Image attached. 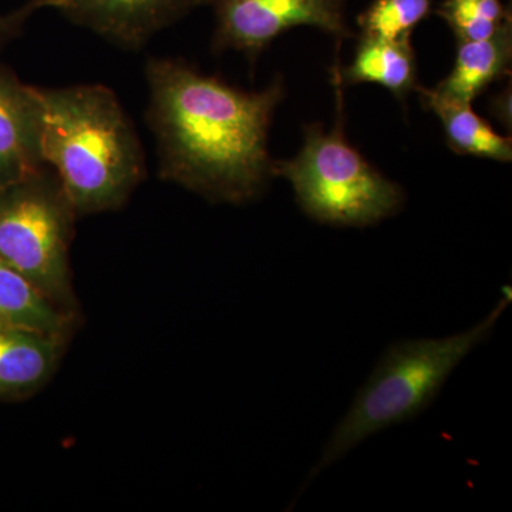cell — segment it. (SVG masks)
Listing matches in <instances>:
<instances>
[{
    "label": "cell",
    "instance_id": "ba28073f",
    "mask_svg": "<svg viewBox=\"0 0 512 512\" xmlns=\"http://www.w3.org/2000/svg\"><path fill=\"white\" fill-rule=\"evenodd\" d=\"M43 119L39 87L0 64V188L46 167Z\"/></svg>",
    "mask_w": 512,
    "mask_h": 512
},
{
    "label": "cell",
    "instance_id": "277c9868",
    "mask_svg": "<svg viewBox=\"0 0 512 512\" xmlns=\"http://www.w3.org/2000/svg\"><path fill=\"white\" fill-rule=\"evenodd\" d=\"M335 126L305 128L301 153L275 161V175L292 184L301 210L320 224L369 227L402 211L406 195L400 185L377 171L345 136L342 84L335 69Z\"/></svg>",
    "mask_w": 512,
    "mask_h": 512
},
{
    "label": "cell",
    "instance_id": "8992f818",
    "mask_svg": "<svg viewBox=\"0 0 512 512\" xmlns=\"http://www.w3.org/2000/svg\"><path fill=\"white\" fill-rule=\"evenodd\" d=\"M215 52L237 50L249 62L272 42L298 26L318 28L338 43L352 37L345 19V0H212Z\"/></svg>",
    "mask_w": 512,
    "mask_h": 512
},
{
    "label": "cell",
    "instance_id": "30bf717a",
    "mask_svg": "<svg viewBox=\"0 0 512 512\" xmlns=\"http://www.w3.org/2000/svg\"><path fill=\"white\" fill-rule=\"evenodd\" d=\"M342 86L373 83L389 90L404 103L410 93L419 89L417 60L410 39L386 40L362 36L348 67L335 63Z\"/></svg>",
    "mask_w": 512,
    "mask_h": 512
},
{
    "label": "cell",
    "instance_id": "52a82bcc",
    "mask_svg": "<svg viewBox=\"0 0 512 512\" xmlns=\"http://www.w3.org/2000/svg\"><path fill=\"white\" fill-rule=\"evenodd\" d=\"M212 0H59L57 12L126 50H141L161 30Z\"/></svg>",
    "mask_w": 512,
    "mask_h": 512
},
{
    "label": "cell",
    "instance_id": "9c48e42d",
    "mask_svg": "<svg viewBox=\"0 0 512 512\" xmlns=\"http://www.w3.org/2000/svg\"><path fill=\"white\" fill-rule=\"evenodd\" d=\"M512 20L483 40H457L453 70L431 92L454 103L471 104L491 84L510 74Z\"/></svg>",
    "mask_w": 512,
    "mask_h": 512
},
{
    "label": "cell",
    "instance_id": "5bb4252c",
    "mask_svg": "<svg viewBox=\"0 0 512 512\" xmlns=\"http://www.w3.org/2000/svg\"><path fill=\"white\" fill-rule=\"evenodd\" d=\"M436 0H372L360 13L357 25L362 36L407 40L413 30L429 18Z\"/></svg>",
    "mask_w": 512,
    "mask_h": 512
},
{
    "label": "cell",
    "instance_id": "7a4b0ae2",
    "mask_svg": "<svg viewBox=\"0 0 512 512\" xmlns=\"http://www.w3.org/2000/svg\"><path fill=\"white\" fill-rule=\"evenodd\" d=\"M39 94L43 156L77 217L120 210L146 177V156L116 93L79 84Z\"/></svg>",
    "mask_w": 512,
    "mask_h": 512
},
{
    "label": "cell",
    "instance_id": "7c38bea8",
    "mask_svg": "<svg viewBox=\"0 0 512 512\" xmlns=\"http://www.w3.org/2000/svg\"><path fill=\"white\" fill-rule=\"evenodd\" d=\"M423 106L434 111L443 123L447 143L461 156L490 158L500 163L512 160V141L501 136L471 109V104L454 103L436 96L431 89L419 86Z\"/></svg>",
    "mask_w": 512,
    "mask_h": 512
},
{
    "label": "cell",
    "instance_id": "5b68a950",
    "mask_svg": "<svg viewBox=\"0 0 512 512\" xmlns=\"http://www.w3.org/2000/svg\"><path fill=\"white\" fill-rule=\"evenodd\" d=\"M76 218L49 165L0 188V259L70 315L74 298L69 248Z\"/></svg>",
    "mask_w": 512,
    "mask_h": 512
},
{
    "label": "cell",
    "instance_id": "2e32d148",
    "mask_svg": "<svg viewBox=\"0 0 512 512\" xmlns=\"http://www.w3.org/2000/svg\"><path fill=\"white\" fill-rule=\"evenodd\" d=\"M59 0H28L25 5L0 15V50L16 39L25 29L26 23L42 9H57Z\"/></svg>",
    "mask_w": 512,
    "mask_h": 512
},
{
    "label": "cell",
    "instance_id": "8fae6325",
    "mask_svg": "<svg viewBox=\"0 0 512 512\" xmlns=\"http://www.w3.org/2000/svg\"><path fill=\"white\" fill-rule=\"evenodd\" d=\"M64 336L0 328V394L29 393L55 372Z\"/></svg>",
    "mask_w": 512,
    "mask_h": 512
},
{
    "label": "cell",
    "instance_id": "9a60e30c",
    "mask_svg": "<svg viewBox=\"0 0 512 512\" xmlns=\"http://www.w3.org/2000/svg\"><path fill=\"white\" fill-rule=\"evenodd\" d=\"M436 13L457 40L488 39L512 20L503 0H444Z\"/></svg>",
    "mask_w": 512,
    "mask_h": 512
},
{
    "label": "cell",
    "instance_id": "3957f363",
    "mask_svg": "<svg viewBox=\"0 0 512 512\" xmlns=\"http://www.w3.org/2000/svg\"><path fill=\"white\" fill-rule=\"evenodd\" d=\"M508 303L510 298L503 296L493 311L464 332L446 338L399 340L384 350L372 375L330 434L305 484L370 437L423 413L454 370L490 338Z\"/></svg>",
    "mask_w": 512,
    "mask_h": 512
},
{
    "label": "cell",
    "instance_id": "e0dca14e",
    "mask_svg": "<svg viewBox=\"0 0 512 512\" xmlns=\"http://www.w3.org/2000/svg\"><path fill=\"white\" fill-rule=\"evenodd\" d=\"M495 119L501 121L504 126L511 128V90H504L503 93L495 96L490 103Z\"/></svg>",
    "mask_w": 512,
    "mask_h": 512
},
{
    "label": "cell",
    "instance_id": "4fadbf2b",
    "mask_svg": "<svg viewBox=\"0 0 512 512\" xmlns=\"http://www.w3.org/2000/svg\"><path fill=\"white\" fill-rule=\"evenodd\" d=\"M72 315L50 301L29 279L0 259V328L66 336Z\"/></svg>",
    "mask_w": 512,
    "mask_h": 512
},
{
    "label": "cell",
    "instance_id": "6da1fadb",
    "mask_svg": "<svg viewBox=\"0 0 512 512\" xmlns=\"http://www.w3.org/2000/svg\"><path fill=\"white\" fill-rule=\"evenodd\" d=\"M146 77L161 180L214 202L261 197L276 177L268 134L285 97L282 77L244 92L171 57H150Z\"/></svg>",
    "mask_w": 512,
    "mask_h": 512
}]
</instances>
